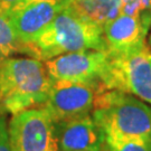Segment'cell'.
Returning a JSON list of instances; mask_svg holds the SVG:
<instances>
[{"label": "cell", "mask_w": 151, "mask_h": 151, "mask_svg": "<svg viewBox=\"0 0 151 151\" xmlns=\"http://www.w3.org/2000/svg\"><path fill=\"white\" fill-rule=\"evenodd\" d=\"M83 50H106L103 26L83 15L70 2L30 44L29 57L45 62Z\"/></svg>", "instance_id": "obj_1"}, {"label": "cell", "mask_w": 151, "mask_h": 151, "mask_svg": "<svg viewBox=\"0 0 151 151\" xmlns=\"http://www.w3.org/2000/svg\"><path fill=\"white\" fill-rule=\"evenodd\" d=\"M52 83L43 60L12 56L0 60V103L7 113L43 106Z\"/></svg>", "instance_id": "obj_2"}, {"label": "cell", "mask_w": 151, "mask_h": 151, "mask_svg": "<svg viewBox=\"0 0 151 151\" xmlns=\"http://www.w3.org/2000/svg\"><path fill=\"white\" fill-rule=\"evenodd\" d=\"M91 115L103 130L105 140L151 134V106L125 92L109 88L100 92Z\"/></svg>", "instance_id": "obj_3"}, {"label": "cell", "mask_w": 151, "mask_h": 151, "mask_svg": "<svg viewBox=\"0 0 151 151\" xmlns=\"http://www.w3.org/2000/svg\"><path fill=\"white\" fill-rule=\"evenodd\" d=\"M109 90L129 93L151 105V48L145 44L119 55H109L101 77Z\"/></svg>", "instance_id": "obj_4"}, {"label": "cell", "mask_w": 151, "mask_h": 151, "mask_svg": "<svg viewBox=\"0 0 151 151\" xmlns=\"http://www.w3.org/2000/svg\"><path fill=\"white\" fill-rule=\"evenodd\" d=\"M8 134L11 151H60L54 120L43 106L14 114Z\"/></svg>", "instance_id": "obj_5"}, {"label": "cell", "mask_w": 151, "mask_h": 151, "mask_svg": "<svg viewBox=\"0 0 151 151\" xmlns=\"http://www.w3.org/2000/svg\"><path fill=\"white\" fill-rule=\"evenodd\" d=\"M105 88L101 81L80 83L53 80L43 108L54 122L86 116L92 113L97 94Z\"/></svg>", "instance_id": "obj_6"}, {"label": "cell", "mask_w": 151, "mask_h": 151, "mask_svg": "<svg viewBox=\"0 0 151 151\" xmlns=\"http://www.w3.org/2000/svg\"><path fill=\"white\" fill-rule=\"evenodd\" d=\"M45 66L53 80L67 82L101 81L109 64L106 50H83L67 53L45 60Z\"/></svg>", "instance_id": "obj_7"}, {"label": "cell", "mask_w": 151, "mask_h": 151, "mask_svg": "<svg viewBox=\"0 0 151 151\" xmlns=\"http://www.w3.org/2000/svg\"><path fill=\"white\" fill-rule=\"evenodd\" d=\"M151 12L140 16L119 15L103 25V37L109 55H119L147 44Z\"/></svg>", "instance_id": "obj_8"}, {"label": "cell", "mask_w": 151, "mask_h": 151, "mask_svg": "<svg viewBox=\"0 0 151 151\" xmlns=\"http://www.w3.org/2000/svg\"><path fill=\"white\" fill-rule=\"evenodd\" d=\"M67 5L54 1H34L7 15L19 42L27 49L28 56L30 44Z\"/></svg>", "instance_id": "obj_9"}, {"label": "cell", "mask_w": 151, "mask_h": 151, "mask_svg": "<svg viewBox=\"0 0 151 151\" xmlns=\"http://www.w3.org/2000/svg\"><path fill=\"white\" fill-rule=\"evenodd\" d=\"M60 151H102L105 135L91 114L54 122Z\"/></svg>", "instance_id": "obj_10"}, {"label": "cell", "mask_w": 151, "mask_h": 151, "mask_svg": "<svg viewBox=\"0 0 151 151\" xmlns=\"http://www.w3.org/2000/svg\"><path fill=\"white\" fill-rule=\"evenodd\" d=\"M16 54L27 55V49L19 42L8 17L0 12V60Z\"/></svg>", "instance_id": "obj_11"}, {"label": "cell", "mask_w": 151, "mask_h": 151, "mask_svg": "<svg viewBox=\"0 0 151 151\" xmlns=\"http://www.w3.org/2000/svg\"><path fill=\"white\" fill-rule=\"evenodd\" d=\"M102 151H151V134L142 138L105 140Z\"/></svg>", "instance_id": "obj_12"}, {"label": "cell", "mask_w": 151, "mask_h": 151, "mask_svg": "<svg viewBox=\"0 0 151 151\" xmlns=\"http://www.w3.org/2000/svg\"><path fill=\"white\" fill-rule=\"evenodd\" d=\"M142 14L140 0H121L120 15L127 16H140Z\"/></svg>", "instance_id": "obj_13"}, {"label": "cell", "mask_w": 151, "mask_h": 151, "mask_svg": "<svg viewBox=\"0 0 151 151\" xmlns=\"http://www.w3.org/2000/svg\"><path fill=\"white\" fill-rule=\"evenodd\" d=\"M0 151H11L6 114L0 115Z\"/></svg>", "instance_id": "obj_14"}, {"label": "cell", "mask_w": 151, "mask_h": 151, "mask_svg": "<svg viewBox=\"0 0 151 151\" xmlns=\"http://www.w3.org/2000/svg\"><path fill=\"white\" fill-rule=\"evenodd\" d=\"M28 0H0V12L9 15L11 11L27 5Z\"/></svg>", "instance_id": "obj_15"}, {"label": "cell", "mask_w": 151, "mask_h": 151, "mask_svg": "<svg viewBox=\"0 0 151 151\" xmlns=\"http://www.w3.org/2000/svg\"><path fill=\"white\" fill-rule=\"evenodd\" d=\"M34 1H54V2H62V4L73 2V0H28V2H34Z\"/></svg>", "instance_id": "obj_16"}, {"label": "cell", "mask_w": 151, "mask_h": 151, "mask_svg": "<svg viewBox=\"0 0 151 151\" xmlns=\"http://www.w3.org/2000/svg\"><path fill=\"white\" fill-rule=\"evenodd\" d=\"M7 112L5 111V109H4V106L1 105V103H0V115H4V114H6Z\"/></svg>", "instance_id": "obj_17"}, {"label": "cell", "mask_w": 151, "mask_h": 151, "mask_svg": "<svg viewBox=\"0 0 151 151\" xmlns=\"http://www.w3.org/2000/svg\"><path fill=\"white\" fill-rule=\"evenodd\" d=\"M149 47L151 48V32H150V36H149Z\"/></svg>", "instance_id": "obj_18"}, {"label": "cell", "mask_w": 151, "mask_h": 151, "mask_svg": "<svg viewBox=\"0 0 151 151\" xmlns=\"http://www.w3.org/2000/svg\"><path fill=\"white\" fill-rule=\"evenodd\" d=\"M113 1H115V2H119V4H121V0H113Z\"/></svg>", "instance_id": "obj_19"}, {"label": "cell", "mask_w": 151, "mask_h": 151, "mask_svg": "<svg viewBox=\"0 0 151 151\" xmlns=\"http://www.w3.org/2000/svg\"><path fill=\"white\" fill-rule=\"evenodd\" d=\"M73 1H77V0H73Z\"/></svg>", "instance_id": "obj_20"}]
</instances>
